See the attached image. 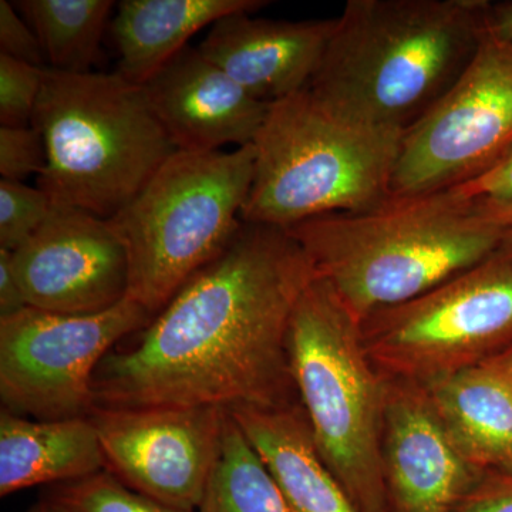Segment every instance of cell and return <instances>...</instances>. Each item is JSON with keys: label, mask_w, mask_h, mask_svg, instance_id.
Instances as JSON below:
<instances>
[{"label": "cell", "mask_w": 512, "mask_h": 512, "mask_svg": "<svg viewBox=\"0 0 512 512\" xmlns=\"http://www.w3.org/2000/svg\"><path fill=\"white\" fill-rule=\"evenodd\" d=\"M315 278L288 229L242 221L228 247L140 330L136 345L101 362L96 407L298 403L289 326Z\"/></svg>", "instance_id": "1"}, {"label": "cell", "mask_w": 512, "mask_h": 512, "mask_svg": "<svg viewBox=\"0 0 512 512\" xmlns=\"http://www.w3.org/2000/svg\"><path fill=\"white\" fill-rule=\"evenodd\" d=\"M288 231L360 325L510 241L480 201L456 188L390 194L366 210L322 215Z\"/></svg>", "instance_id": "2"}, {"label": "cell", "mask_w": 512, "mask_h": 512, "mask_svg": "<svg viewBox=\"0 0 512 512\" xmlns=\"http://www.w3.org/2000/svg\"><path fill=\"white\" fill-rule=\"evenodd\" d=\"M490 0H348L309 89L403 133L464 73L487 35Z\"/></svg>", "instance_id": "3"}, {"label": "cell", "mask_w": 512, "mask_h": 512, "mask_svg": "<svg viewBox=\"0 0 512 512\" xmlns=\"http://www.w3.org/2000/svg\"><path fill=\"white\" fill-rule=\"evenodd\" d=\"M402 138L309 87L275 101L252 143L254 180L241 221L288 229L379 204L392 194Z\"/></svg>", "instance_id": "4"}, {"label": "cell", "mask_w": 512, "mask_h": 512, "mask_svg": "<svg viewBox=\"0 0 512 512\" xmlns=\"http://www.w3.org/2000/svg\"><path fill=\"white\" fill-rule=\"evenodd\" d=\"M32 126L45 140L37 177L56 205L111 220L174 153L146 90L117 73L47 67Z\"/></svg>", "instance_id": "5"}, {"label": "cell", "mask_w": 512, "mask_h": 512, "mask_svg": "<svg viewBox=\"0 0 512 512\" xmlns=\"http://www.w3.org/2000/svg\"><path fill=\"white\" fill-rule=\"evenodd\" d=\"M360 326L316 275L293 311L289 366L316 446L357 510L392 512L382 463L387 379Z\"/></svg>", "instance_id": "6"}, {"label": "cell", "mask_w": 512, "mask_h": 512, "mask_svg": "<svg viewBox=\"0 0 512 512\" xmlns=\"http://www.w3.org/2000/svg\"><path fill=\"white\" fill-rule=\"evenodd\" d=\"M254 144L177 151L111 218L130 262L128 298L156 316L241 228L254 180Z\"/></svg>", "instance_id": "7"}, {"label": "cell", "mask_w": 512, "mask_h": 512, "mask_svg": "<svg viewBox=\"0 0 512 512\" xmlns=\"http://www.w3.org/2000/svg\"><path fill=\"white\" fill-rule=\"evenodd\" d=\"M387 379L429 386L512 346V239L484 261L360 326Z\"/></svg>", "instance_id": "8"}, {"label": "cell", "mask_w": 512, "mask_h": 512, "mask_svg": "<svg viewBox=\"0 0 512 512\" xmlns=\"http://www.w3.org/2000/svg\"><path fill=\"white\" fill-rule=\"evenodd\" d=\"M154 316L124 299L90 315L28 308L0 318L3 409L35 420L90 417L93 380L111 348L146 328Z\"/></svg>", "instance_id": "9"}, {"label": "cell", "mask_w": 512, "mask_h": 512, "mask_svg": "<svg viewBox=\"0 0 512 512\" xmlns=\"http://www.w3.org/2000/svg\"><path fill=\"white\" fill-rule=\"evenodd\" d=\"M512 148V40L485 35L454 86L404 131L392 194L466 184Z\"/></svg>", "instance_id": "10"}, {"label": "cell", "mask_w": 512, "mask_h": 512, "mask_svg": "<svg viewBox=\"0 0 512 512\" xmlns=\"http://www.w3.org/2000/svg\"><path fill=\"white\" fill-rule=\"evenodd\" d=\"M220 407H94L106 470L137 493L197 511L220 456Z\"/></svg>", "instance_id": "11"}, {"label": "cell", "mask_w": 512, "mask_h": 512, "mask_svg": "<svg viewBox=\"0 0 512 512\" xmlns=\"http://www.w3.org/2000/svg\"><path fill=\"white\" fill-rule=\"evenodd\" d=\"M13 254L32 308L90 315L124 301L130 288L126 245L110 220L53 204L42 227Z\"/></svg>", "instance_id": "12"}, {"label": "cell", "mask_w": 512, "mask_h": 512, "mask_svg": "<svg viewBox=\"0 0 512 512\" xmlns=\"http://www.w3.org/2000/svg\"><path fill=\"white\" fill-rule=\"evenodd\" d=\"M382 463L392 512H454L487 474L464 456L426 387L403 380L387 379Z\"/></svg>", "instance_id": "13"}, {"label": "cell", "mask_w": 512, "mask_h": 512, "mask_svg": "<svg viewBox=\"0 0 512 512\" xmlns=\"http://www.w3.org/2000/svg\"><path fill=\"white\" fill-rule=\"evenodd\" d=\"M144 90L177 150L194 153L254 143L272 104L256 99L191 46L154 74Z\"/></svg>", "instance_id": "14"}, {"label": "cell", "mask_w": 512, "mask_h": 512, "mask_svg": "<svg viewBox=\"0 0 512 512\" xmlns=\"http://www.w3.org/2000/svg\"><path fill=\"white\" fill-rule=\"evenodd\" d=\"M335 23L336 18L291 22L231 13L211 26L198 49L256 99L275 103L308 89Z\"/></svg>", "instance_id": "15"}, {"label": "cell", "mask_w": 512, "mask_h": 512, "mask_svg": "<svg viewBox=\"0 0 512 512\" xmlns=\"http://www.w3.org/2000/svg\"><path fill=\"white\" fill-rule=\"evenodd\" d=\"M291 512H359L320 454L301 404L228 410Z\"/></svg>", "instance_id": "16"}, {"label": "cell", "mask_w": 512, "mask_h": 512, "mask_svg": "<svg viewBox=\"0 0 512 512\" xmlns=\"http://www.w3.org/2000/svg\"><path fill=\"white\" fill-rule=\"evenodd\" d=\"M106 470L96 427L90 417L26 419L0 412V495L26 488L66 484Z\"/></svg>", "instance_id": "17"}, {"label": "cell", "mask_w": 512, "mask_h": 512, "mask_svg": "<svg viewBox=\"0 0 512 512\" xmlns=\"http://www.w3.org/2000/svg\"><path fill=\"white\" fill-rule=\"evenodd\" d=\"M268 5L266 0H123L111 25L119 73L144 86L195 33L231 13H255Z\"/></svg>", "instance_id": "18"}, {"label": "cell", "mask_w": 512, "mask_h": 512, "mask_svg": "<svg viewBox=\"0 0 512 512\" xmlns=\"http://www.w3.org/2000/svg\"><path fill=\"white\" fill-rule=\"evenodd\" d=\"M451 437L483 473L512 474V383L490 363L424 386Z\"/></svg>", "instance_id": "19"}, {"label": "cell", "mask_w": 512, "mask_h": 512, "mask_svg": "<svg viewBox=\"0 0 512 512\" xmlns=\"http://www.w3.org/2000/svg\"><path fill=\"white\" fill-rule=\"evenodd\" d=\"M13 5L35 30L50 69L63 73L90 72L114 2L20 0Z\"/></svg>", "instance_id": "20"}, {"label": "cell", "mask_w": 512, "mask_h": 512, "mask_svg": "<svg viewBox=\"0 0 512 512\" xmlns=\"http://www.w3.org/2000/svg\"><path fill=\"white\" fill-rule=\"evenodd\" d=\"M195 512H291L228 410L220 456Z\"/></svg>", "instance_id": "21"}, {"label": "cell", "mask_w": 512, "mask_h": 512, "mask_svg": "<svg viewBox=\"0 0 512 512\" xmlns=\"http://www.w3.org/2000/svg\"><path fill=\"white\" fill-rule=\"evenodd\" d=\"M49 498L70 512H195L171 507L137 493L107 470L56 485Z\"/></svg>", "instance_id": "22"}, {"label": "cell", "mask_w": 512, "mask_h": 512, "mask_svg": "<svg viewBox=\"0 0 512 512\" xmlns=\"http://www.w3.org/2000/svg\"><path fill=\"white\" fill-rule=\"evenodd\" d=\"M53 202L40 188L0 178V248L15 252L42 227Z\"/></svg>", "instance_id": "23"}, {"label": "cell", "mask_w": 512, "mask_h": 512, "mask_svg": "<svg viewBox=\"0 0 512 512\" xmlns=\"http://www.w3.org/2000/svg\"><path fill=\"white\" fill-rule=\"evenodd\" d=\"M47 67L0 55V124L32 126Z\"/></svg>", "instance_id": "24"}, {"label": "cell", "mask_w": 512, "mask_h": 512, "mask_svg": "<svg viewBox=\"0 0 512 512\" xmlns=\"http://www.w3.org/2000/svg\"><path fill=\"white\" fill-rule=\"evenodd\" d=\"M47 161L45 140L33 126H0V175L3 180L23 183L29 175L39 177Z\"/></svg>", "instance_id": "25"}, {"label": "cell", "mask_w": 512, "mask_h": 512, "mask_svg": "<svg viewBox=\"0 0 512 512\" xmlns=\"http://www.w3.org/2000/svg\"><path fill=\"white\" fill-rule=\"evenodd\" d=\"M0 55L46 67L45 53L35 30L8 0H0Z\"/></svg>", "instance_id": "26"}, {"label": "cell", "mask_w": 512, "mask_h": 512, "mask_svg": "<svg viewBox=\"0 0 512 512\" xmlns=\"http://www.w3.org/2000/svg\"><path fill=\"white\" fill-rule=\"evenodd\" d=\"M454 512H512V474H485Z\"/></svg>", "instance_id": "27"}, {"label": "cell", "mask_w": 512, "mask_h": 512, "mask_svg": "<svg viewBox=\"0 0 512 512\" xmlns=\"http://www.w3.org/2000/svg\"><path fill=\"white\" fill-rule=\"evenodd\" d=\"M454 188L471 200L512 202V148L490 170Z\"/></svg>", "instance_id": "28"}, {"label": "cell", "mask_w": 512, "mask_h": 512, "mask_svg": "<svg viewBox=\"0 0 512 512\" xmlns=\"http://www.w3.org/2000/svg\"><path fill=\"white\" fill-rule=\"evenodd\" d=\"M28 306L13 264V254L0 248V318H8Z\"/></svg>", "instance_id": "29"}, {"label": "cell", "mask_w": 512, "mask_h": 512, "mask_svg": "<svg viewBox=\"0 0 512 512\" xmlns=\"http://www.w3.org/2000/svg\"><path fill=\"white\" fill-rule=\"evenodd\" d=\"M487 35L512 40V0L490 2L487 12Z\"/></svg>", "instance_id": "30"}, {"label": "cell", "mask_w": 512, "mask_h": 512, "mask_svg": "<svg viewBox=\"0 0 512 512\" xmlns=\"http://www.w3.org/2000/svg\"><path fill=\"white\" fill-rule=\"evenodd\" d=\"M480 202L491 217L507 229L508 237L512 239V202Z\"/></svg>", "instance_id": "31"}, {"label": "cell", "mask_w": 512, "mask_h": 512, "mask_svg": "<svg viewBox=\"0 0 512 512\" xmlns=\"http://www.w3.org/2000/svg\"><path fill=\"white\" fill-rule=\"evenodd\" d=\"M485 363H490V365H493L495 369L500 370V372L503 373L507 379H510L512 383V346L507 350H504L500 355L495 356L494 359L488 360V362Z\"/></svg>", "instance_id": "32"}, {"label": "cell", "mask_w": 512, "mask_h": 512, "mask_svg": "<svg viewBox=\"0 0 512 512\" xmlns=\"http://www.w3.org/2000/svg\"><path fill=\"white\" fill-rule=\"evenodd\" d=\"M29 512H70L63 507V505L57 504L56 501L50 500L49 497L43 498L36 505L30 508Z\"/></svg>", "instance_id": "33"}]
</instances>
